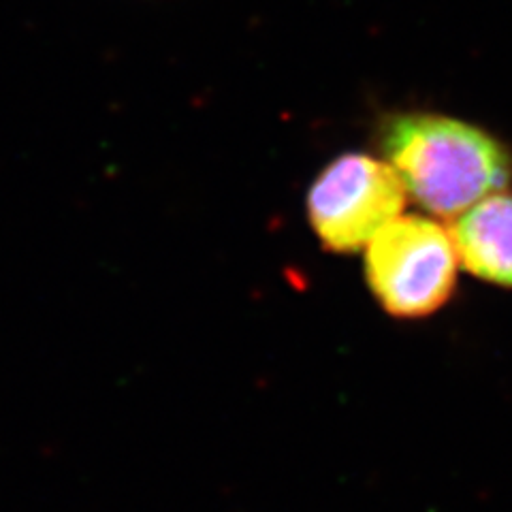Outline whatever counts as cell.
Returning a JSON list of instances; mask_svg holds the SVG:
<instances>
[{
    "label": "cell",
    "mask_w": 512,
    "mask_h": 512,
    "mask_svg": "<svg viewBox=\"0 0 512 512\" xmlns=\"http://www.w3.org/2000/svg\"><path fill=\"white\" fill-rule=\"evenodd\" d=\"M406 188L387 160L344 154L318 175L308 216L323 246L350 254L404 212Z\"/></svg>",
    "instance_id": "3"
},
{
    "label": "cell",
    "mask_w": 512,
    "mask_h": 512,
    "mask_svg": "<svg viewBox=\"0 0 512 512\" xmlns=\"http://www.w3.org/2000/svg\"><path fill=\"white\" fill-rule=\"evenodd\" d=\"M459 256L451 231L421 216H397L365 246V276L395 318H423L451 299Z\"/></svg>",
    "instance_id": "2"
},
{
    "label": "cell",
    "mask_w": 512,
    "mask_h": 512,
    "mask_svg": "<svg viewBox=\"0 0 512 512\" xmlns=\"http://www.w3.org/2000/svg\"><path fill=\"white\" fill-rule=\"evenodd\" d=\"M459 261L470 274L512 288V195L493 192L463 212L451 229Z\"/></svg>",
    "instance_id": "4"
},
{
    "label": "cell",
    "mask_w": 512,
    "mask_h": 512,
    "mask_svg": "<svg viewBox=\"0 0 512 512\" xmlns=\"http://www.w3.org/2000/svg\"><path fill=\"white\" fill-rule=\"evenodd\" d=\"M380 146L408 195L440 218L461 216L500 192L512 175V158L498 139L444 116H395Z\"/></svg>",
    "instance_id": "1"
}]
</instances>
